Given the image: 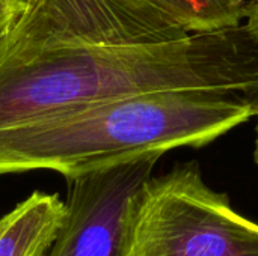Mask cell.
<instances>
[{
  "label": "cell",
  "mask_w": 258,
  "mask_h": 256,
  "mask_svg": "<svg viewBox=\"0 0 258 256\" xmlns=\"http://www.w3.org/2000/svg\"><path fill=\"white\" fill-rule=\"evenodd\" d=\"M255 115L257 98L215 89L82 106L0 130V175L51 170L70 181L147 152L201 148Z\"/></svg>",
  "instance_id": "7a4b0ae2"
},
{
  "label": "cell",
  "mask_w": 258,
  "mask_h": 256,
  "mask_svg": "<svg viewBox=\"0 0 258 256\" xmlns=\"http://www.w3.org/2000/svg\"><path fill=\"white\" fill-rule=\"evenodd\" d=\"M245 18H246L245 26L248 27L251 35L258 41V0H249Z\"/></svg>",
  "instance_id": "ba28073f"
},
{
  "label": "cell",
  "mask_w": 258,
  "mask_h": 256,
  "mask_svg": "<svg viewBox=\"0 0 258 256\" xmlns=\"http://www.w3.org/2000/svg\"><path fill=\"white\" fill-rule=\"evenodd\" d=\"M187 33L237 27L249 0H148Z\"/></svg>",
  "instance_id": "8992f818"
},
{
  "label": "cell",
  "mask_w": 258,
  "mask_h": 256,
  "mask_svg": "<svg viewBox=\"0 0 258 256\" xmlns=\"http://www.w3.org/2000/svg\"><path fill=\"white\" fill-rule=\"evenodd\" d=\"M254 158H255V163L258 164V122H257V139H255V151H254Z\"/></svg>",
  "instance_id": "9c48e42d"
},
{
  "label": "cell",
  "mask_w": 258,
  "mask_h": 256,
  "mask_svg": "<svg viewBox=\"0 0 258 256\" xmlns=\"http://www.w3.org/2000/svg\"><path fill=\"white\" fill-rule=\"evenodd\" d=\"M165 152L68 181L65 217L47 256H119L132 202Z\"/></svg>",
  "instance_id": "277c9868"
},
{
  "label": "cell",
  "mask_w": 258,
  "mask_h": 256,
  "mask_svg": "<svg viewBox=\"0 0 258 256\" xmlns=\"http://www.w3.org/2000/svg\"><path fill=\"white\" fill-rule=\"evenodd\" d=\"M190 89L258 100V41L245 24L187 33L148 0H33L0 44V130Z\"/></svg>",
  "instance_id": "6da1fadb"
},
{
  "label": "cell",
  "mask_w": 258,
  "mask_h": 256,
  "mask_svg": "<svg viewBox=\"0 0 258 256\" xmlns=\"http://www.w3.org/2000/svg\"><path fill=\"white\" fill-rule=\"evenodd\" d=\"M63 217L56 193L33 192L0 219V256H47Z\"/></svg>",
  "instance_id": "5b68a950"
},
{
  "label": "cell",
  "mask_w": 258,
  "mask_h": 256,
  "mask_svg": "<svg viewBox=\"0 0 258 256\" xmlns=\"http://www.w3.org/2000/svg\"><path fill=\"white\" fill-rule=\"evenodd\" d=\"M33 0H0V44L20 24Z\"/></svg>",
  "instance_id": "52a82bcc"
},
{
  "label": "cell",
  "mask_w": 258,
  "mask_h": 256,
  "mask_svg": "<svg viewBox=\"0 0 258 256\" xmlns=\"http://www.w3.org/2000/svg\"><path fill=\"white\" fill-rule=\"evenodd\" d=\"M119 256H258V223L204 183L198 163H180L135 196Z\"/></svg>",
  "instance_id": "3957f363"
}]
</instances>
